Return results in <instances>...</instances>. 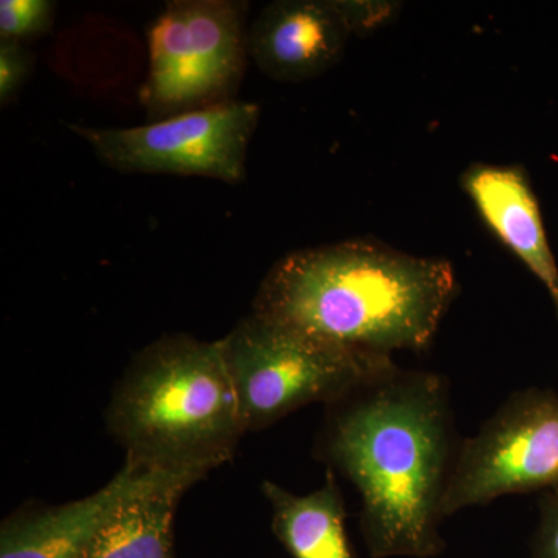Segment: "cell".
Masks as SVG:
<instances>
[{
	"label": "cell",
	"instance_id": "1",
	"mask_svg": "<svg viewBox=\"0 0 558 558\" xmlns=\"http://www.w3.org/2000/svg\"><path fill=\"white\" fill-rule=\"evenodd\" d=\"M461 440L450 381L432 371L395 366L326 407L314 453L359 492L371 558L442 556V505Z\"/></svg>",
	"mask_w": 558,
	"mask_h": 558
},
{
	"label": "cell",
	"instance_id": "2",
	"mask_svg": "<svg viewBox=\"0 0 558 558\" xmlns=\"http://www.w3.org/2000/svg\"><path fill=\"white\" fill-rule=\"evenodd\" d=\"M458 292L447 259L351 240L282 256L260 282L252 311L340 347L392 357L427 351Z\"/></svg>",
	"mask_w": 558,
	"mask_h": 558
},
{
	"label": "cell",
	"instance_id": "3",
	"mask_svg": "<svg viewBox=\"0 0 558 558\" xmlns=\"http://www.w3.org/2000/svg\"><path fill=\"white\" fill-rule=\"evenodd\" d=\"M106 428L126 461L194 484L245 435L220 341L170 333L140 349L117 381Z\"/></svg>",
	"mask_w": 558,
	"mask_h": 558
},
{
	"label": "cell",
	"instance_id": "4",
	"mask_svg": "<svg viewBox=\"0 0 558 558\" xmlns=\"http://www.w3.org/2000/svg\"><path fill=\"white\" fill-rule=\"evenodd\" d=\"M219 341L245 433L312 403L328 407L398 366L253 311Z\"/></svg>",
	"mask_w": 558,
	"mask_h": 558
},
{
	"label": "cell",
	"instance_id": "5",
	"mask_svg": "<svg viewBox=\"0 0 558 558\" xmlns=\"http://www.w3.org/2000/svg\"><path fill=\"white\" fill-rule=\"evenodd\" d=\"M247 2L174 0L148 28V73L140 101L167 119L234 100L244 76Z\"/></svg>",
	"mask_w": 558,
	"mask_h": 558
},
{
	"label": "cell",
	"instance_id": "6",
	"mask_svg": "<svg viewBox=\"0 0 558 558\" xmlns=\"http://www.w3.org/2000/svg\"><path fill=\"white\" fill-rule=\"evenodd\" d=\"M259 105L231 100L134 128L70 124L112 170L128 174L199 175L236 185L245 180Z\"/></svg>",
	"mask_w": 558,
	"mask_h": 558
},
{
	"label": "cell",
	"instance_id": "7",
	"mask_svg": "<svg viewBox=\"0 0 558 558\" xmlns=\"http://www.w3.org/2000/svg\"><path fill=\"white\" fill-rule=\"evenodd\" d=\"M558 487V395L513 391L475 435L461 440L444 519L509 495Z\"/></svg>",
	"mask_w": 558,
	"mask_h": 558
},
{
	"label": "cell",
	"instance_id": "8",
	"mask_svg": "<svg viewBox=\"0 0 558 558\" xmlns=\"http://www.w3.org/2000/svg\"><path fill=\"white\" fill-rule=\"evenodd\" d=\"M351 35L333 0H277L248 27V58L271 80L303 83L333 68Z\"/></svg>",
	"mask_w": 558,
	"mask_h": 558
},
{
	"label": "cell",
	"instance_id": "9",
	"mask_svg": "<svg viewBox=\"0 0 558 558\" xmlns=\"http://www.w3.org/2000/svg\"><path fill=\"white\" fill-rule=\"evenodd\" d=\"M153 475L124 461L100 490L64 505H27L0 526V558H78L124 498Z\"/></svg>",
	"mask_w": 558,
	"mask_h": 558
},
{
	"label": "cell",
	"instance_id": "10",
	"mask_svg": "<svg viewBox=\"0 0 558 558\" xmlns=\"http://www.w3.org/2000/svg\"><path fill=\"white\" fill-rule=\"evenodd\" d=\"M461 185L488 229L545 286L558 319L557 260L527 172L517 165L475 163Z\"/></svg>",
	"mask_w": 558,
	"mask_h": 558
},
{
	"label": "cell",
	"instance_id": "11",
	"mask_svg": "<svg viewBox=\"0 0 558 558\" xmlns=\"http://www.w3.org/2000/svg\"><path fill=\"white\" fill-rule=\"evenodd\" d=\"M193 481L153 473L120 502L78 558H175L174 517Z\"/></svg>",
	"mask_w": 558,
	"mask_h": 558
},
{
	"label": "cell",
	"instance_id": "12",
	"mask_svg": "<svg viewBox=\"0 0 558 558\" xmlns=\"http://www.w3.org/2000/svg\"><path fill=\"white\" fill-rule=\"evenodd\" d=\"M263 494L271 508V531L292 558H354L347 534V506L337 473L326 469L325 483L295 495L274 481Z\"/></svg>",
	"mask_w": 558,
	"mask_h": 558
},
{
	"label": "cell",
	"instance_id": "13",
	"mask_svg": "<svg viewBox=\"0 0 558 558\" xmlns=\"http://www.w3.org/2000/svg\"><path fill=\"white\" fill-rule=\"evenodd\" d=\"M57 3L51 0H2L0 2V39L40 38L53 27Z\"/></svg>",
	"mask_w": 558,
	"mask_h": 558
},
{
	"label": "cell",
	"instance_id": "14",
	"mask_svg": "<svg viewBox=\"0 0 558 558\" xmlns=\"http://www.w3.org/2000/svg\"><path fill=\"white\" fill-rule=\"evenodd\" d=\"M352 35H368L389 24L402 3L391 0H333Z\"/></svg>",
	"mask_w": 558,
	"mask_h": 558
},
{
	"label": "cell",
	"instance_id": "15",
	"mask_svg": "<svg viewBox=\"0 0 558 558\" xmlns=\"http://www.w3.org/2000/svg\"><path fill=\"white\" fill-rule=\"evenodd\" d=\"M33 57L24 44L0 39V105L5 108L25 86L32 72Z\"/></svg>",
	"mask_w": 558,
	"mask_h": 558
},
{
	"label": "cell",
	"instance_id": "16",
	"mask_svg": "<svg viewBox=\"0 0 558 558\" xmlns=\"http://www.w3.org/2000/svg\"><path fill=\"white\" fill-rule=\"evenodd\" d=\"M527 558H558V487L539 495Z\"/></svg>",
	"mask_w": 558,
	"mask_h": 558
}]
</instances>
